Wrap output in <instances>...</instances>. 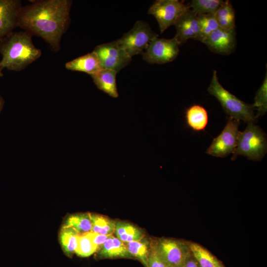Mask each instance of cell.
Listing matches in <instances>:
<instances>
[{"mask_svg": "<svg viewBox=\"0 0 267 267\" xmlns=\"http://www.w3.org/2000/svg\"><path fill=\"white\" fill-rule=\"evenodd\" d=\"M157 250L169 267H179L191 253L190 241L162 237L155 240Z\"/></svg>", "mask_w": 267, "mask_h": 267, "instance_id": "7", "label": "cell"}, {"mask_svg": "<svg viewBox=\"0 0 267 267\" xmlns=\"http://www.w3.org/2000/svg\"><path fill=\"white\" fill-rule=\"evenodd\" d=\"M72 3L69 0L34 1L21 7L17 26L42 38L53 51H58L61 37L69 25Z\"/></svg>", "mask_w": 267, "mask_h": 267, "instance_id": "1", "label": "cell"}, {"mask_svg": "<svg viewBox=\"0 0 267 267\" xmlns=\"http://www.w3.org/2000/svg\"><path fill=\"white\" fill-rule=\"evenodd\" d=\"M4 104V100L2 97L0 95V113L2 110Z\"/></svg>", "mask_w": 267, "mask_h": 267, "instance_id": "32", "label": "cell"}, {"mask_svg": "<svg viewBox=\"0 0 267 267\" xmlns=\"http://www.w3.org/2000/svg\"><path fill=\"white\" fill-rule=\"evenodd\" d=\"M98 251L87 233L81 234L78 239L75 254L79 257H88Z\"/></svg>", "mask_w": 267, "mask_h": 267, "instance_id": "28", "label": "cell"}, {"mask_svg": "<svg viewBox=\"0 0 267 267\" xmlns=\"http://www.w3.org/2000/svg\"><path fill=\"white\" fill-rule=\"evenodd\" d=\"M88 234L93 244L98 248V250L109 236L92 232H89Z\"/></svg>", "mask_w": 267, "mask_h": 267, "instance_id": "30", "label": "cell"}, {"mask_svg": "<svg viewBox=\"0 0 267 267\" xmlns=\"http://www.w3.org/2000/svg\"><path fill=\"white\" fill-rule=\"evenodd\" d=\"M208 91L219 100L229 117L248 124L256 119L253 105L243 102L225 89L219 81L216 70L213 71Z\"/></svg>", "mask_w": 267, "mask_h": 267, "instance_id": "3", "label": "cell"}, {"mask_svg": "<svg viewBox=\"0 0 267 267\" xmlns=\"http://www.w3.org/2000/svg\"><path fill=\"white\" fill-rule=\"evenodd\" d=\"M200 27L199 41L202 42L212 32L219 28L215 14L197 15Z\"/></svg>", "mask_w": 267, "mask_h": 267, "instance_id": "25", "label": "cell"}, {"mask_svg": "<svg viewBox=\"0 0 267 267\" xmlns=\"http://www.w3.org/2000/svg\"><path fill=\"white\" fill-rule=\"evenodd\" d=\"M92 227L91 232L105 235L114 233L116 221L105 216L90 213Z\"/></svg>", "mask_w": 267, "mask_h": 267, "instance_id": "24", "label": "cell"}, {"mask_svg": "<svg viewBox=\"0 0 267 267\" xmlns=\"http://www.w3.org/2000/svg\"><path fill=\"white\" fill-rule=\"evenodd\" d=\"M190 247L201 267H225L221 260L202 245L190 241Z\"/></svg>", "mask_w": 267, "mask_h": 267, "instance_id": "20", "label": "cell"}, {"mask_svg": "<svg viewBox=\"0 0 267 267\" xmlns=\"http://www.w3.org/2000/svg\"><path fill=\"white\" fill-rule=\"evenodd\" d=\"M115 236L124 243L138 240L143 238L145 233L136 226L125 221H116Z\"/></svg>", "mask_w": 267, "mask_h": 267, "instance_id": "19", "label": "cell"}, {"mask_svg": "<svg viewBox=\"0 0 267 267\" xmlns=\"http://www.w3.org/2000/svg\"><path fill=\"white\" fill-rule=\"evenodd\" d=\"M222 2L221 0H193L188 6L197 15L214 14Z\"/></svg>", "mask_w": 267, "mask_h": 267, "instance_id": "26", "label": "cell"}, {"mask_svg": "<svg viewBox=\"0 0 267 267\" xmlns=\"http://www.w3.org/2000/svg\"><path fill=\"white\" fill-rule=\"evenodd\" d=\"M239 124V121L229 117L222 131L213 139L206 153L218 157L233 153L237 145Z\"/></svg>", "mask_w": 267, "mask_h": 267, "instance_id": "9", "label": "cell"}, {"mask_svg": "<svg viewBox=\"0 0 267 267\" xmlns=\"http://www.w3.org/2000/svg\"><path fill=\"white\" fill-rule=\"evenodd\" d=\"M179 267H201L192 252Z\"/></svg>", "mask_w": 267, "mask_h": 267, "instance_id": "31", "label": "cell"}, {"mask_svg": "<svg viewBox=\"0 0 267 267\" xmlns=\"http://www.w3.org/2000/svg\"><path fill=\"white\" fill-rule=\"evenodd\" d=\"M80 234L71 227L63 226L60 233V241L65 253L72 257L75 253Z\"/></svg>", "mask_w": 267, "mask_h": 267, "instance_id": "22", "label": "cell"}, {"mask_svg": "<svg viewBox=\"0 0 267 267\" xmlns=\"http://www.w3.org/2000/svg\"><path fill=\"white\" fill-rule=\"evenodd\" d=\"M92 51L97 56L102 69L113 70L117 73L127 66L132 60L116 41L98 45Z\"/></svg>", "mask_w": 267, "mask_h": 267, "instance_id": "10", "label": "cell"}, {"mask_svg": "<svg viewBox=\"0 0 267 267\" xmlns=\"http://www.w3.org/2000/svg\"><path fill=\"white\" fill-rule=\"evenodd\" d=\"M31 35L25 31L11 32L0 40V70L19 71L38 59L40 49L33 44Z\"/></svg>", "mask_w": 267, "mask_h": 267, "instance_id": "2", "label": "cell"}, {"mask_svg": "<svg viewBox=\"0 0 267 267\" xmlns=\"http://www.w3.org/2000/svg\"><path fill=\"white\" fill-rule=\"evenodd\" d=\"M176 34L174 38L180 44L189 39L199 40L200 27L197 15L189 8L174 25Z\"/></svg>", "mask_w": 267, "mask_h": 267, "instance_id": "12", "label": "cell"}, {"mask_svg": "<svg viewBox=\"0 0 267 267\" xmlns=\"http://www.w3.org/2000/svg\"><path fill=\"white\" fill-rule=\"evenodd\" d=\"M213 52L228 55L233 52L236 46L235 29L227 30L219 28L202 42Z\"/></svg>", "mask_w": 267, "mask_h": 267, "instance_id": "11", "label": "cell"}, {"mask_svg": "<svg viewBox=\"0 0 267 267\" xmlns=\"http://www.w3.org/2000/svg\"><path fill=\"white\" fill-rule=\"evenodd\" d=\"M152 239L144 236L141 239L125 243L131 258L138 260L146 267L151 250Z\"/></svg>", "mask_w": 267, "mask_h": 267, "instance_id": "18", "label": "cell"}, {"mask_svg": "<svg viewBox=\"0 0 267 267\" xmlns=\"http://www.w3.org/2000/svg\"><path fill=\"white\" fill-rule=\"evenodd\" d=\"M179 45L174 37L170 39L157 37L141 53L142 58L150 64H162L172 62L178 55Z\"/></svg>", "mask_w": 267, "mask_h": 267, "instance_id": "8", "label": "cell"}, {"mask_svg": "<svg viewBox=\"0 0 267 267\" xmlns=\"http://www.w3.org/2000/svg\"><path fill=\"white\" fill-rule=\"evenodd\" d=\"M214 14L219 28L227 30L235 29V11L229 1H223Z\"/></svg>", "mask_w": 267, "mask_h": 267, "instance_id": "21", "label": "cell"}, {"mask_svg": "<svg viewBox=\"0 0 267 267\" xmlns=\"http://www.w3.org/2000/svg\"><path fill=\"white\" fill-rule=\"evenodd\" d=\"M117 73L113 70L101 69L90 76L99 90L112 97L117 98L119 93L116 80Z\"/></svg>", "mask_w": 267, "mask_h": 267, "instance_id": "15", "label": "cell"}, {"mask_svg": "<svg viewBox=\"0 0 267 267\" xmlns=\"http://www.w3.org/2000/svg\"><path fill=\"white\" fill-rule=\"evenodd\" d=\"M266 152L265 133L253 123H249L243 132L239 133L237 145L231 159L234 160L238 155H243L249 160L260 161Z\"/></svg>", "mask_w": 267, "mask_h": 267, "instance_id": "4", "label": "cell"}, {"mask_svg": "<svg viewBox=\"0 0 267 267\" xmlns=\"http://www.w3.org/2000/svg\"><path fill=\"white\" fill-rule=\"evenodd\" d=\"M186 125L192 130L199 132L204 130L208 122L207 110L199 105H193L185 111Z\"/></svg>", "mask_w": 267, "mask_h": 267, "instance_id": "17", "label": "cell"}, {"mask_svg": "<svg viewBox=\"0 0 267 267\" xmlns=\"http://www.w3.org/2000/svg\"><path fill=\"white\" fill-rule=\"evenodd\" d=\"M189 8L188 5L178 0H157L150 6L148 13L156 19L162 34L174 25Z\"/></svg>", "mask_w": 267, "mask_h": 267, "instance_id": "6", "label": "cell"}, {"mask_svg": "<svg viewBox=\"0 0 267 267\" xmlns=\"http://www.w3.org/2000/svg\"><path fill=\"white\" fill-rule=\"evenodd\" d=\"M257 110L256 118L264 115L267 111V74L261 86L256 93L254 103L252 104Z\"/></svg>", "mask_w": 267, "mask_h": 267, "instance_id": "27", "label": "cell"}, {"mask_svg": "<svg viewBox=\"0 0 267 267\" xmlns=\"http://www.w3.org/2000/svg\"><path fill=\"white\" fill-rule=\"evenodd\" d=\"M64 226L71 227L80 235L91 232L92 223L90 213H80L70 216Z\"/></svg>", "mask_w": 267, "mask_h": 267, "instance_id": "23", "label": "cell"}, {"mask_svg": "<svg viewBox=\"0 0 267 267\" xmlns=\"http://www.w3.org/2000/svg\"><path fill=\"white\" fill-rule=\"evenodd\" d=\"M158 37L146 22L137 21L129 31L116 41L132 58L133 56L144 52L150 43Z\"/></svg>", "mask_w": 267, "mask_h": 267, "instance_id": "5", "label": "cell"}, {"mask_svg": "<svg viewBox=\"0 0 267 267\" xmlns=\"http://www.w3.org/2000/svg\"><path fill=\"white\" fill-rule=\"evenodd\" d=\"M3 76V74L1 72V71L0 70V77H1Z\"/></svg>", "mask_w": 267, "mask_h": 267, "instance_id": "33", "label": "cell"}, {"mask_svg": "<svg viewBox=\"0 0 267 267\" xmlns=\"http://www.w3.org/2000/svg\"><path fill=\"white\" fill-rule=\"evenodd\" d=\"M65 68L73 71L84 72L90 76L102 69L98 58L93 51L67 62Z\"/></svg>", "mask_w": 267, "mask_h": 267, "instance_id": "16", "label": "cell"}, {"mask_svg": "<svg viewBox=\"0 0 267 267\" xmlns=\"http://www.w3.org/2000/svg\"><path fill=\"white\" fill-rule=\"evenodd\" d=\"M96 252L100 259L131 258L125 243L113 234L109 235Z\"/></svg>", "mask_w": 267, "mask_h": 267, "instance_id": "14", "label": "cell"}, {"mask_svg": "<svg viewBox=\"0 0 267 267\" xmlns=\"http://www.w3.org/2000/svg\"><path fill=\"white\" fill-rule=\"evenodd\" d=\"M145 267H169L158 253L154 239H152L151 248Z\"/></svg>", "mask_w": 267, "mask_h": 267, "instance_id": "29", "label": "cell"}, {"mask_svg": "<svg viewBox=\"0 0 267 267\" xmlns=\"http://www.w3.org/2000/svg\"><path fill=\"white\" fill-rule=\"evenodd\" d=\"M22 6L19 0H0V40L17 27Z\"/></svg>", "mask_w": 267, "mask_h": 267, "instance_id": "13", "label": "cell"}]
</instances>
